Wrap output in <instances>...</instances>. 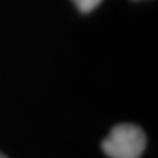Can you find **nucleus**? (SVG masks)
Listing matches in <instances>:
<instances>
[{"instance_id": "obj_1", "label": "nucleus", "mask_w": 158, "mask_h": 158, "mask_svg": "<svg viewBox=\"0 0 158 158\" xmlns=\"http://www.w3.org/2000/svg\"><path fill=\"white\" fill-rule=\"evenodd\" d=\"M145 145L147 138L141 127L135 124H117L102 141L101 148L110 158H139Z\"/></svg>"}, {"instance_id": "obj_2", "label": "nucleus", "mask_w": 158, "mask_h": 158, "mask_svg": "<svg viewBox=\"0 0 158 158\" xmlns=\"http://www.w3.org/2000/svg\"><path fill=\"white\" fill-rule=\"evenodd\" d=\"M73 3L81 12H91L101 3V0H73Z\"/></svg>"}, {"instance_id": "obj_3", "label": "nucleus", "mask_w": 158, "mask_h": 158, "mask_svg": "<svg viewBox=\"0 0 158 158\" xmlns=\"http://www.w3.org/2000/svg\"><path fill=\"white\" fill-rule=\"evenodd\" d=\"M0 158H6L5 155H3V154H0Z\"/></svg>"}]
</instances>
